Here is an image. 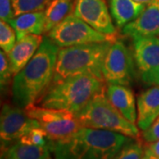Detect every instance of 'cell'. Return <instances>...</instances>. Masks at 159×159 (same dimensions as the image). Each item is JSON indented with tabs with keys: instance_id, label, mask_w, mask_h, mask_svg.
<instances>
[{
	"instance_id": "d6986e66",
	"label": "cell",
	"mask_w": 159,
	"mask_h": 159,
	"mask_svg": "<svg viewBox=\"0 0 159 159\" xmlns=\"http://www.w3.org/2000/svg\"><path fill=\"white\" fill-rule=\"evenodd\" d=\"M76 0H52L45 9V33L73 13Z\"/></svg>"
},
{
	"instance_id": "e0dca14e",
	"label": "cell",
	"mask_w": 159,
	"mask_h": 159,
	"mask_svg": "<svg viewBox=\"0 0 159 159\" xmlns=\"http://www.w3.org/2000/svg\"><path fill=\"white\" fill-rule=\"evenodd\" d=\"M146 5L139 4L134 0H111L110 11L118 28H123L132 22L144 10Z\"/></svg>"
},
{
	"instance_id": "7402d4cb",
	"label": "cell",
	"mask_w": 159,
	"mask_h": 159,
	"mask_svg": "<svg viewBox=\"0 0 159 159\" xmlns=\"http://www.w3.org/2000/svg\"><path fill=\"white\" fill-rule=\"evenodd\" d=\"M17 35L14 29L8 22L0 21V47L6 53H9L16 43Z\"/></svg>"
},
{
	"instance_id": "9c48e42d",
	"label": "cell",
	"mask_w": 159,
	"mask_h": 159,
	"mask_svg": "<svg viewBox=\"0 0 159 159\" xmlns=\"http://www.w3.org/2000/svg\"><path fill=\"white\" fill-rule=\"evenodd\" d=\"M35 127H40L35 119L26 113L25 109L15 104L5 103L0 116L1 150L20 140L27 133Z\"/></svg>"
},
{
	"instance_id": "5b68a950",
	"label": "cell",
	"mask_w": 159,
	"mask_h": 159,
	"mask_svg": "<svg viewBox=\"0 0 159 159\" xmlns=\"http://www.w3.org/2000/svg\"><path fill=\"white\" fill-rule=\"evenodd\" d=\"M82 127L102 129L137 138L139 127L125 119L110 102L105 88L98 92L76 115Z\"/></svg>"
},
{
	"instance_id": "3957f363",
	"label": "cell",
	"mask_w": 159,
	"mask_h": 159,
	"mask_svg": "<svg viewBox=\"0 0 159 159\" xmlns=\"http://www.w3.org/2000/svg\"><path fill=\"white\" fill-rule=\"evenodd\" d=\"M103 81L91 74L70 76L51 84L36 103L45 108L66 110L76 116L105 88Z\"/></svg>"
},
{
	"instance_id": "30bf717a",
	"label": "cell",
	"mask_w": 159,
	"mask_h": 159,
	"mask_svg": "<svg viewBox=\"0 0 159 159\" xmlns=\"http://www.w3.org/2000/svg\"><path fill=\"white\" fill-rule=\"evenodd\" d=\"M133 56L142 82L148 86H159L158 37L133 39Z\"/></svg>"
},
{
	"instance_id": "6da1fadb",
	"label": "cell",
	"mask_w": 159,
	"mask_h": 159,
	"mask_svg": "<svg viewBox=\"0 0 159 159\" xmlns=\"http://www.w3.org/2000/svg\"><path fill=\"white\" fill-rule=\"evenodd\" d=\"M58 49L48 36L43 37L34 57L12 78L13 104L25 109L36 103L43 96L54 77Z\"/></svg>"
},
{
	"instance_id": "ba28073f",
	"label": "cell",
	"mask_w": 159,
	"mask_h": 159,
	"mask_svg": "<svg viewBox=\"0 0 159 159\" xmlns=\"http://www.w3.org/2000/svg\"><path fill=\"white\" fill-rule=\"evenodd\" d=\"M133 53L120 40H114L102 64V74L107 83L129 86L135 77Z\"/></svg>"
},
{
	"instance_id": "603a6c76",
	"label": "cell",
	"mask_w": 159,
	"mask_h": 159,
	"mask_svg": "<svg viewBox=\"0 0 159 159\" xmlns=\"http://www.w3.org/2000/svg\"><path fill=\"white\" fill-rule=\"evenodd\" d=\"M20 142L29 145H35V146H47L49 147L50 138L48 134L41 127H35L27 133L24 136L20 138Z\"/></svg>"
},
{
	"instance_id": "8992f818",
	"label": "cell",
	"mask_w": 159,
	"mask_h": 159,
	"mask_svg": "<svg viewBox=\"0 0 159 159\" xmlns=\"http://www.w3.org/2000/svg\"><path fill=\"white\" fill-rule=\"evenodd\" d=\"M50 39L59 48L101 43L115 40L116 36L102 34L77 17L74 12L47 33Z\"/></svg>"
},
{
	"instance_id": "484cf974",
	"label": "cell",
	"mask_w": 159,
	"mask_h": 159,
	"mask_svg": "<svg viewBox=\"0 0 159 159\" xmlns=\"http://www.w3.org/2000/svg\"><path fill=\"white\" fill-rule=\"evenodd\" d=\"M142 138L147 143H152L159 140V117L148 129L142 131Z\"/></svg>"
},
{
	"instance_id": "44dd1931",
	"label": "cell",
	"mask_w": 159,
	"mask_h": 159,
	"mask_svg": "<svg viewBox=\"0 0 159 159\" xmlns=\"http://www.w3.org/2000/svg\"><path fill=\"white\" fill-rule=\"evenodd\" d=\"M144 150V146L141 141L133 138L124 145L112 159H141Z\"/></svg>"
},
{
	"instance_id": "cb8c5ba5",
	"label": "cell",
	"mask_w": 159,
	"mask_h": 159,
	"mask_svg": "<svg viewBox=\"0 0 159 159\" xmlns=\"http://www.w3.org/2000/svg\"><path fill=\"white\" fill-rule=\"evenodd\" d=\"M13 74L11 72V65L7 53L3 50L0 51V83L1 89L3 90L12 81L11 77Z\"/></svg>"
},
{
	"instance_id": "f1b7e54d",
	"label": "cell",
	"mask_w": 159,
	"mask_h": 159,
	"mask_svg": "<svg viewBox=\"0 0 159 159\" xmlns=\"http://www.w3.org/2000/svg\"><path fill=\"white\" fill-rule=\"evenodd\" d=\"M135 2L139 3V4H143V5H148V3L152 2L153 0H134Z\"/></svg>"
},
{
	"instance_id": "ffe728a7",
	"label": "cell",
	"mask_w": 159,
	"mask_h": 159,
	"mask_svg": "<svg viewBox=\"0 0 159 159\" xmlns=\"http://www.w3.org/2000/svg\"><path fill=\"white\" fill-rule=\"evenodd\" d=\"M52 0H11L15 16L33 11H45Z\"/></svg>"
},
{
	"instance_id": "8fae6325",
	"label": "cell",
	"mask_w": 159,
	"mask_h": 159,
	"mask_svg": "<svg viewBox=\"0 0 159 159\" xmlns=\"http://www.w3.org/2000/svg\"><path fill=\"white\" fill-rule=\"evenodd\" d=\"M74 13L98 32L116 36L117 30L105 0H76Z\"/></svg>"
},
{
	"instance_id": "4316f807",
	"label": "cell",
	"mask_w": 159,
	"mask_h": 159,
	"mask_svg": "<svg viewBox=\"0 0 159 159\" xmlns=\"http://www.w3.org/2000/svg\"><path fill=\"white\" fill-rule=\"evenodd\" d=\"M141 159H159V157L150 150V148H148V146H146L144 147V150H143Z\"/></svg>"
},
{
	"instance_id": "2e32d148",
	"label": "cell",
	"mask_w": 159,
	"mask_h": 159,
	"mask_svg": "<svg viewBox=\"0 0 159 159\" xmlns=\"http://www.w3.org/2000/svg\"><path fill=\"white\" fill-rule=\"evenodd\" d=\"M8 23L15 30L17 41L29 34L42 35L45 33V12L40 11L22 13Z\"/></svg>"
},
{
	"instance_id": "9a60e30c",
	"label": "cell",
	"mask_w": 159,
	"mask_h": 159,
	"mask_svg": "<svg viewBox=\"0 0 159 159\" xmlns=\"http://www.w3.org/2000/svg\"><path fill=\"white\" fill-rule=\"evenodd\" d=\"M43 41V37L42 35L29 34L16 42L11 51L7 54L13 76L28 65Z\"/></svg>"
},
{
	"instance_id": "7a4b0ae2",
	"label": "cell",
	"mask_w": 159,
	"mask_h": 159,
	"mask_svg": "<svg viewBox=\"0 0 159 159\" xmlns=\"http://www.w3.org/2000/svg\"><path fill=\"white\" fill-rule=\"evenodd\" d=\"M133 138L112 131L80 127L66 139L50 142L53 159H112Z\"/></svg>"
},
{
	"instance_id": "277c9868",
	"label": "cell",
	"mask_w": 159,
	"mask_h": 159,
	"mask_svg": "<svg viewBox=\"0 0 159 159\" xmlns=\"http://www.w3.org/2000/svg\"><path fill=\"white\" fill-rule=\"evenodd\" d=\"M113 41L59 48L51 84L78 74H91L103 80L102 64Z\"/></svg>"
},
{
	"instance_id": "f546056e",
	"label": "cell",
	"mask_w": 159,
	"mask_h": 159,
	"mask_svg": "<svg viewBox=\"0 0 159 159\" xmlns=\"http://www.w3.org/2000/svg\"><path fill=\"white\" fill-rule=\"evenodd\" d=\"M47 159H53V158H52V157H51V154L49 155V157H48V158H47Z\"/></svg>"
},
{
	"instance_id": "83f0119b",
	"label": "cell",
	"mask_w": 159,
	"mask_h": 159,
	"mask_svg": "<svg viewBox=\"0 0 159 159\" xmlns=\"http://www.w3.org/2000/svg\"><path fill=\"white\" fill-rule=\"evenodd\" d=\"M148 147L150 148V150L153 152L156 156H157L159 157V140L157 142H152V143H148Z\"/></svg>"
},
{
	"instance_id": "d4e9b609",
	"label": "cell",
	"mask_w": 159,
	"mask_h": 159,
	"mask_svg": "<svg viewBox=\"0 0 159 159\" xmlns=\"http://www.w3.org/2000/svg\"><path fill=\"white\" fill-rule=\"evenodd\" d=\"M15 12L11 0H0V19L3 21L10 22L15 18Z\"/></svg>"
},
{
	"instance_id": "4fadbf2b",
	"label": "cell",
	"mask_w": 159,
	"mask_h": 159,
	"mask_svg": "<svg viewBox=\"0 0 159 159\" xmlns=\"http://www.w3.org/2000/svg\"><path fill=\"white\" fill-rule=\"evenodd\" d=\"M137 126L148 129L159 117V86H150L137 97Z\"/></svg>"
},
{
	"instance_id": "7c38bea8",
	"label": "cell",
	"mask_w": 159,
	"mask_h": 159,
	"mask_svg": "<svg viewBox=\"0 0 159 159\" xmlns=\"http://www.w3.org/2000/svg\"><path fill=\"white\" fill-rule=\"evenodd\" d=\"M122 34L133 39L159 37V0L146 5L139 17L122 28Z\"/></svg>"
},
{
	"instance_id": "5bb4252c",
	"label": "cell",
	"mask_w": 159,
	"mask_h": 159,
	"mask_svg": "<svg viewBox=\"0 0 159 159\" xmlns=\"http://www.w3.org/2000/svg\"><path fill=\"white\" fill-rule=\"evenodd\" d=\"M106 95L115 108L130 122L136 124L137 101L128 86L107 83Z\"/></svg>"
},
{
	"instance_id": "ac0fdd59",
	"label": "cell",
	"mask_w": 159,
	"mask_h": 159,
	"mask_svg": "<svg viewBox=\"0 0 159 159\" xmlns=\"http://www.w3.org/2000/svg\"><path fill=\"white\" fill-rule=\"evenodd\" d=\"M50 154L47 146L29 145L18 141L1 150V159H47Z\"/></svg>"
},
{
	"instance_id": "52a82bcc",
	"label": "cell",
	"mask_w": 159,
	"mask_h": 159,
	"mask_svg": "<svg viewBox=\"0 0 159 159\" xmlns=\"http://www.w3.org/2000/svg\"><path fill=\"white\" fill-rule=\"evenodd\" d=\"M25 111L38 122L52 142L71 136L82 127L76 116L66 110L45 108L34 103L26 107Z\"/></svg>"
}]
</instances>
